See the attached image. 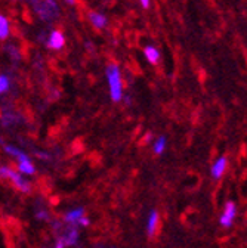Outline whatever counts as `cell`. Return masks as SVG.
<instances>
[{
	"label": "cell",
	"instance_id": "obj_9",
	"mask_svg": "<svg viewBox=\"0 0 247 248\" xmlns=\"http://www.w3.org/2000/svg\"><path fill=\"white\" fill-rule=\"evenodd\" d=\"M228 169V158L227 157H219V158H216L214 163L212 164L210 167V174L213 179H221L224 176V173L227 171Z\"/></svg>",
	"mask_w": 247,
	"mask_h": 248
},
{
	"label": "cell",
	"instance_id": "obj_11",
	"mask_svg": "<svg viewBox=\"0 0 247 248\" xmlns=\"http://www.w3.org/2000/svg\"><path fill=\"white\" fill-rule=\"evenodd\" d=\"M144 56L151 65H157L160 62V52L156 46H145L144 47Z\"/></svg>",
	"mask_w": 247,
	"mask_h": 248
},
{
	"label": "cell",
	"instance_id": "obj_17",
	"mask_svg": "<svg viewBox=\"0 0 247 248\" xmlns=\"http://www.w3.org/2000/svg\"><path fill=\"white\" fill-rule=\"evenodd\" d=\"M139 2H141V6H142L144 9H148V8H149V2H151V0H139Z\"/></svg>",
	"mask_w": 247,
	"mask_h": 248
},
{
	"label": "cell",
	"instance_id": "obj_12",
	"mask_svg": "<svg viewBox=\"0 0 247 248\" xmlns=\"http://www.w3.org/2000/svg\"><path fill=\"white\" fill-rule=\"evenodd\" d=\"M151 146H152V152H154V154H156V155H162V154L166 151V148H167V139H166L165 136H157V138H154Z\"/></svg>",
	"mask_w": 247,
	"mask_h": 248
},
{
	"label": "cell",
	"instance_id": "obj_16",
	"mask_svg": "<svg viewBox=\"0 0 247 248\" xmlns=\"http://www.w3.org/2000/svg\"><path fill=\"white\" fill-rule=\"evenodd\" d=\"M152 140H154V136H152L151 132H148V133L144 136V142H145V143H152Z\"/></svg>",
	"mask_w": 247,
	"mask_h": 248
},
{
	"label": "cell",
	"instance_id": "obj_10",
	"mask_svg": "<svg viewBox=\"0 0 247 248\" xmlns=\"http://www.w3.org/2000/svg\"><path fill=\"white\" fill-rule=\"evenodd\" d=\"M89 21L97 30H104L108 25V19L104 14L101 12H90L89 14Z\"/></svg>",
	"mask_w": 247,
	"mask_h": 248
},
{
	"label": "cell",
	"instance_id": "obj_13",
	"mask_svg": "<svg viewBox=\"0 0 247 248\" xmlns=\"http://www.w3.org/2000/svg\"><path fill=\"white\" fill-rule=\"evenodd\" d=\"M11 34V24L5 15H0V40H6Z\"/></svg>",
	"mask_w": 247,
	"mask_h": 248
},
{
	"label": "cell",
	"instance_id": "obj_15",
	"mask_svg": "<svg viewBox=\"0 0 247 248\" xmlns=\"http://www.w3.org/2000/svg\"><path fill=\"white\" fill-rule=\"evenodd\" d=\"M12 86V80L8 74H0V95H6V93L11 90Z\"/></svg>",
	"mask_w": 247,
	"mask_h": 248
},
{
	"label": "cell",
	"instance_id": "obj_18",
	"mask_svg": "<svg viewBox=\"0 0 247 248\" xmlns=\"http://www.w3.org/2000/svg\"><path fill=\"white\" fill-rule=\"evenodd\" d=\"M66 3H68V5H74L76 3V0H64Z\"/></svg>",
	"mask_w": 247,
	"mask_h": 248
},
{
	"label": "cell",
	"instance_id": "obj_3",
	"mask_svg": "<svg viewBox=\"0 0 247 248\" xmlns=\"http://www.w3.org/2000/svg\"><path fill=\"white\" fill-rule=\"evenodd\" d=\"M32 6L37 16L43 21H52L59 15V6L56 0H22Z\"/></svg>",
	"mask_w": 247,
	"mask_h": 248
},
{
	"label": "cell",
	"instance_id": "obj_7",
	"mask_svg": "<svg viewBox=\"0 0 247 248\" xmlns=\"http://www.w3.org/2000/svg\"><path fill=\"white\" fill-rule=\"evenodd\" d=\"M46 46L52 50H61L64 46H66V37H64V33L59 30H53L50 31V34L46 40Z\"/></svg>",
	"mask_w": 247,
	"mask_h": 248
},
{
	"label": "cell",
	"instance_id": "obj_14",
	"mask_svg": "<svg viewBox=\"0 0 247 248\" xmlns=\"http://www.w3.org/2000/svg\"><path fill=\"white\" fill-rule=\"evenodd\" d=\"M34 216H36V219H37L39 222H42V223H48V222H50V220H52L50 211H49L46 207H39V208H36Z\"/></svg>",
	"mask_w": 247,
	"mask_h": 248
},
{
	"label": "cell",
	"instance_id": "obj_5",
	"mask_svg": "<svg viewBox=\"0 0 247 248\" xmlns=\"http://www.w3.org/2000/svg\"><path fill=\"white\" fill-rule=\"evenodd\" d=\"M8 182L12 183L14 188H15L16 191H19L21 194H30V192L33 191L32 180H30L28 177H25V176H22V174H19L15 169H12Z\"/></svg>",
	"mask_w": 247,
	"mask_h": 248
},
{
	"label": "cell",
	"instance_id": "obj_8",
	"mask_svg": "<svg viewBox=\"0 0 247 248\" xmlns=\"http://www.w3.org/2000/svg\"><path fill=\"white\" fill-rule=\"evenodd\" d=\"M159 225H160V214L157 210H151L148 217H147V225H145V231L148 233V236H154L159 231Z\"/></svg>",
	"mask_w": 247,
	"mask_h": 248
},
{
	"label": "cell",
	"instance_id": "obj_1",
	"mask_svg": "<svg viewBox=\"0 0 247 248\" xmlns=\"http://www.w3.org/2000/svg\"><path fill=\"white\" fill-rule=\"evenodd\" d=\"M3 152L15 161V170L19 174L30 179L37 173V167H36L34 161L32 160V157H30V155L19 146H16L14 143H3Z\"/></svg>",
	"mask_w": 247,
	"mask_h": 248
},
{
	"label": "cell",
	"instance_id": "obj_4",
	"mask_svg": "<svg viewBox=\"0 0 247 248\" xmlns=\"http://www.w3.org/2000/svg\"><path fill=\"white\" fill-rule=\"evenodd\" d=\"M63 223L77 229H84L90 226V219L86 216L84 207H73L63 214Z\"/></svg>",
	"mask_w": 247,
	"mask_h": 248
},
{
	"label": "cell",
	"instance_id": "obj_2",
	"mask_svg": "<svg viewBox=\"0 0 247 248\" xmlns=\"http://www.w3.org/2000/svg\"><path fill=\"white\" fill-rule=\"evenodd\" d=\"M105 80L108 86L110 99L113 102H121L125 98V83H123V74L117 64L111 62L105 67Z\"/></svg>",
	"mask_w": 247,
	"mask_h": 248
},
{
	"label": "cell",
	"instance_id": "obj_6",
	"mask_svg": "<svg viewBox=\"0 0 247 248\" xmlns=\"http://www.w3.org/2000/svg\"><path fill=\"white\" fill-rule=\"evenodd\" d=\"M235 217H237V205H235V202L234 201H227V204L224 207V213H222L221 219H219L221 226L222 228L232 226Z\"/></svg>",
	"mask_w": 247,
	"mask_h": 248
}]
</instances>
